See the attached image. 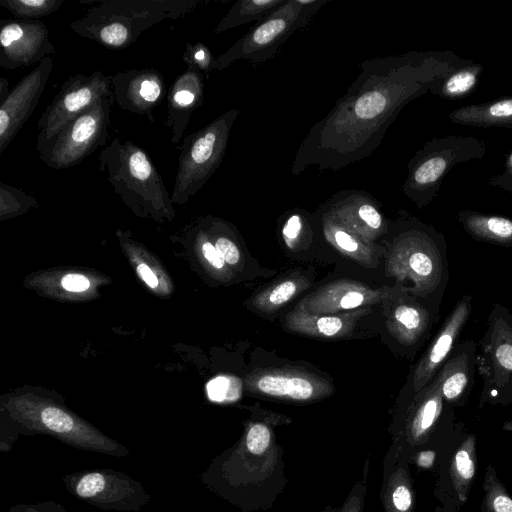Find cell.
Returning <instances> with one entry per match:
<instances>
[{
    "label": "cell",
    "instance_id": "1",
    "mask_svg": "<svg viewBox=\"0 0 512 512\" xmlns=\"http://www.w3.org/2000/svg\"><path fill=\"white\" fill-rule=\"evenodd\" d=\"M467 59L432 50L364 60L347 92L309 128L296 150L292 175L312 166L337 171L369 157L401 110Z\"/></svg>",
    "mask_w": 512,
    "mask_h": 512
},
{
    "label": "cell",
    "instance_id": "2",
    "mask_svg": "<svg viewBox=\"0 0 512 512\" xmlns=\"http://www.w3.org/2000/svg\"><path fill=\"white\" fill-rule=\"evenodd\" d=\"M400 231L393 241L390 272L403 290L437 315L449 282L448 247L443 234L433 226L402 212Z\"/></svg>",
    "mask_w": 512,
    "mask_h": 512
},
{
    "label": "cell",
    "instance_id": "3",
    "mask_svg": "<svg viewBox=\"0 0 512 512\" xmlns=\"http://www.w3.org/2000/svg\"><path fill=\"white\" fill-rule=\"evenodd\" d=\"M202 0H96L70 23L79 36L107 49L122 50L135 43L148 28L176 20L193 11Z\"/></svg>",
    "mask_w": 512,
    "mask_h": 512
},
{
    "label": "cell",
    "instance_id": "4",
    "mask_svg": "<svg viewBox=\"0 0 512 512\" xmlns=\"http://www.w3.org/2000/svg\"><path fill=\"white\" fill-rule=\"evenodd\" d=\"M99 171L130 207L144 212H170L165 184L147 152L132 141L114 137L101 149Z\"/></svg>",
    "mask_w": 512,
    "mask_h": 512
},
{
    "label": "cell",
    "instance_id": "5",
    "mask_svg": "<svg viewBox=\"0 0 512 512\" xmlns=\"http://www.w3.org/2000/svg\"><path fill=\"white\" fill-rule=\"evenodd\" d=\"M486 152V142L473 136L432 138L409 160L402 191L418 208L424 209L438 196L442 181L452 168L482 159Z\"/></svg>",
    "mask_w": 512,
    "mask_h": 512
},
{
    "label": "cell",
    "instance_id": "6",
    "mask_svg": "<svg viewBox=\"0 0 512 512\" xmlns=\"http://www.w3.org/2000/svg\"><path fill=\"white\" fill-rule=\"evenodd\" d=\"M328 1L286 0L216 57L215 70L222 71L239 60L259 65L271 59L294 33L309 24Z\"/></svg>",
    "mask_w": 512,
    "mask_h": 512
},
{
    "label": "cell",
    "instance_id": "7",
    "mask_svg": "<svg viewBox=\"0 0 512 512\" xmlns=\"http://www.w3.org/2000/svg\"><path fill=\"white\" fill-rule=\"evenodd\" d=\"M239 109H230L200 130L184 137L178 146L179 157L171 200L186 202L197 193L220 166L226 153Z\"/></svg>",
    "mask_w": 512,
    "mask_h": 512
},
{
    "label": "cell",
    "instance_id": "8",
    "mask_svg": "<svg viewBox=\"0 0 512 512\" xmlns=\"http://www.w3.org/2000/svg\"><path fill=\"white\" fill-rule=\"evenodd\" d=\"M476 369L483 380L478 407L512 405V314L494 302L479 340Z\"/></svg>",
    "mask_w": 512,
    "mask_h": 512
},
{
    "label": "cell",
    "instance_id": "9",
    "mask_svg": "<svg viewBox=\"0 0 512 512\" xmlns=\"http://www.w3.org/2000/svg\"><path fill=\"white\" fill-rule=\"evenodd\" d=\"M20 427L0 441V451L10 452L20 434H48L76 449L115 457H125L129 449L111 439L61 407L45 405L36 411L21 413Z\"/></svg>",
    "mask_w": 512,
    "mask_h": 512
},
{
    "label": "cell",
    "instance_id": "10",
    "mask_svg": "<svg viewBox=\"0 0 512 512\" xmlns=\"http://www.w3.org/2000/svg\"><path fill=\"white\" fill-rule=\"evenodd\" d=\"M114 97L105 96L69 121L40 151L39 159L48 167L61 170L82 162L109 138L111 106Z\"/></svg>",
    "mask_w": 512,
    "mask_h": 512
},
{
    "label": "cell",
    "instance_id": "11",
    "mask_svg": "<svg viewBox=\"0 0 512 512\" xmlns=\"http://www.w3.org/2000/svg\"><path fill=\"white\" fill-rule=\"evenodd\" d=\"M62 481L75 498L105 511L139 512L152 498L139 481L108 468L74 472Z\"/></svg>",
    "mask_w": 512,
    "mask_h": 512
},
{
    "label": "cell",
    "instance_id": "12",
    "mask_svg": "<svg viewBox=\"0 0 512 512\" xmlns=\"http://www.w3.org/2000/svg\"><path fill=\"white\" fill-rule=\"evenodd\" d=\"M111 78L100 70L68 77L37 122V151L40 152L78 114L101 98L113 95Z\"/></svg>",
    "mask_w": 512,
    "mask_h": 512
},
{
    "label": "cell",
    "instance_id": "13",
    "mask_svg": "<svg viewBox=\"0 0 512 512\" xmlns=\"http://www.w3.org/2000/svg\"><path fill=\"white\" fill-rule=\"evenodd\" d=\"M437 491L443 505L456 512L467 502L477 464L476 436L452 421L444 431Z\"/></svg>",
    "mask_w": 512,
    "mask_h": 512
},
{
    "label": "cell",
    "instance_id": "14",
    "mask_svg": "<svg viewBox=\"0 0 512 512\" xmlns=\"http://www.w3.org/2000/svg\"><path fill=\"white\" fill-rule=\"evenodd\" d=\"M41 20H0V66L14 70L40 63L56 53Z\"/></svg>",
    "mask_w": 512,
    "mask_h": 512
},
{
    "label": "cell",
    "instance_id": "15",
    "mask_svg": "<svg viewBox=\"0 0 512 512\" xmlns=\"http://www.w3.org/2000/svg\"><path fill=\"white\" fill-rule=\"evenodd\" d=\"M53 66L51 56L43 59L0 102V154L4 152L33 114Z\"/></svg>",
    "mask_w": 512,
    "mask_h": 512
},
{
    "label": "cell",
    "instance_id": "16",
    "mask_svg": "<svg viewBox=\"0 0 512 512\" xmlns=\"http://www.w3.org/2000/svg\"><path fill=\"white\" fill-rule=\"evenodd\" d=\"M473 311V297L462 296L445 317L438 332L416 364L410 378L414 396L437 375L453 348Z\"/></svg>",
    "mask_w": 512,
    "mask_h": 512
},
{
    "label": "cell",
    "instance_id": "17",
    "mask_svg": "<svg viewBox=\"0 0 512 512\" xmlns=\"http://www.w3.org/2000/svg\"><path fill=\"white\" fill-rule=\"evenodd\" d=\"M114 101L118 106L154 122V109L167 96L164 77L154 68L117 72L111 78Z\"/></svg>",
    "mask_w": 512,
    "mask_h": 512
},
{
    "label": "cell",
    "instance_id": "18",
    "mask_svg": "<svg viewBox=\"0 0 512 512\" xmlns=\"http://www.w3.org/2000/svg\"><path fill=\"white\" fill-rule=\"evenodd\" d=\"M323 206L342 224L369 242L388 231L389 224L379 203L366 191H338Z\"/></svg>",
    "mask_w": 512,
    "mask_h": 512
},
{
    "label": "cell",
    "instance_id": "19",
    "mask_svg": "<svg viewBox=\"0 0 512 512\" xmlns=\"http://www.w3.org/2000/svg\"><path fill=\"white\" fill-rule=\"evenodd\" d=\"M439 315L402 288L388 315L387 327L394 339L408 352H415L430 335Z\"/></svg>",
    "mask_w": 512,
    "mask_h": 512
},
{
    "label": "cell",
    "instance_id": "20",
    "mask_svg": "<svg viewBox=\"0 0 512 512\" xmlns=\"http://www.w3.org/2000/svg\"><path fill=\"white\" fill-rule=\"evenodd\" d=\"M204 76L187 67L171 84L167 94L164 124L171 130V143L178 145L194 111L204 103Z\"/></svg>",
    "mask_w": 512,
    "mask_h": 512
},
{
    "label": "cell",
    "instance_id": "21",
    "mask_svg": "<svg viewBox=\"0 0 512 512\" xmlns=\"http://www.w3.org/2000/svg\"><path fill=\"white\" fill-rule=\"evenodd\" d=\"M477 344L468 339L458 343L438 371L445 403L455 409L467 404L474 386Z\"/></svg>",
    "mask_w": 512,
    "mask_h": 512
},
{
    "label": "cell",
    "instance_id": "22",
    "mask_svg": "<svg viewBox=\"0 0 512 512\" xmlns=\"http://www.w3.org/2000/svg\"><path fill=\"white\" fill-rule=\"evenodd\" d=\"M396 291L372 290L353 281H338L320 288L299 304L298 308L311 314H327L359 308L384 298H392Z\"/></svg>",
    "mask_w": 512,
    "mask_h": 512
},
{
    "label": "cell",
    "instance_id": "23",
    "mask_svg": "<svg viewBox=\"0 0 512 512\" xmlns=\"http://www.w3.org/2000/svg\"><path fill=\"white\" fill-rule=\"evenodd\" d=\"M248 386L261 394L292 400H309L325 390L324 383L294 370H267L248 378Z\"/></svg>",
    "mask_w": 512,
    "mask_h": 512
},
{
    "label": "cell",
    "instance_id": "24",
    "mask_svg": "<svg viewBox=\"0 0 512 512\" xmlns=\"http://www.w3.org/2000/svg\"><path fill=\"white\" fill-rule=\"evenodd\" d=\"M453 408L449 407L442 396L440 378L437 375L418 394L409 421V433L414 441L421 442L440 425V420Z\"/></svg>",
    "mask_w": 512,
    "mask_h": 512
},
{
    "label": "cell",
    "instance_id": "25",
    "mask_svg": "<svg viewBox=\"0 0 512 512\" xmlns=\"http://www.w3.org/2000/svg\"><path fill=\"white\" fill-rule=\"evenodd\" d=\"M456 220L473 239L492 245L512 247V219L496 214L463 209Z\"/></svg>",
    "mask_w": 512,
    "mask_h": 512
},
{
    "label": "cell",
    "instance_id": "26",
    "mask_svg": "<svg viewBox=\"0 0 512 512\" xmlns=\"http://www.w3.org/2000/svg\"><path fill=\"white\" fill-rule=\"evenodd\" d=\"M448 118L465 126L512 129V96L459 107Z\"/></svg>",
    "mask_w": 512,
    "mask_h": 512
},
{
    "label": "cell",
    "instance_id": "27",
    "mask_svg": "<svg viewBox=\"0 0 512 512\" xmlns=\"http://www.w3.org/2000/svg\"><path fill=\"white\" fill-rule=\"evenodd\" d=\"M319 213L322 232L329 243L342 253L363 264L372 263L374 251L369 241L342 224L324 206L319 210Z\"/></svg>",
    "mask_w": 512,
    "mask_h": 512
},
{
    "label": "cell",
    "instance_id": "28",
    "mask_svg": "<svg viewBox=\"0 0 512 512\" xmlns=\"http://www.w3.org/2000/svg\"><path fill=\"white\" fill-rule=\"evenodd\" d=\"M286 326L298 333L318 337H335L351 330L352 319L337 315H316L301 308L290 312L286 317Z\"/></svg>",
    "mask_w": 512,
    "mask_h": 512
},
{
    "label": "cell",
    "instance_id": "29",
    "mask_svg": "<svg viewBox=\"0 0 512 512\" xmlns=\"http://www.w3.org/2000/svg\"><path fill=\"white\" fill-rule=\"evenodd\" d=\"M484 70L481 63L467 59L465 63L439 79L431 93L446 100H460L471 95L480 82Z\"/></svg>",
    "mask_w": 512,
    "mask_h": 512
},
{
    "label": "cell",
    "instance_id": "30",
    "mask_svg": "<svg viewBox=\"0 0 512 512\" xmlns=\"http://www.w3.org/2000/svg\"><path fill=\"white\" fill-rule=\"evenodd\" d=\"M285 2L286 0H239L221 18L214 32L220 34L244 24L258 22Z\"/></svg>",
    "mask_w": 512,
    "mask_h": 512
},
{
    "label": "cell",
    "instance_id": "31",
    "mask_svg": "<svg viewBox=\"0 0 512 512\" xmlns=\"http://www.w3.org/2000/svg\"><path fill=\"white\" fill-rule=\"evenodd\" d=\"M482 488L484 496L480 512H512V497L498 478L492 464L485 468Z\"/></svg>",
    "mask_w": 512,
    "mask_h": 512
},
{
    "label": "cell",
    "instance_id": "32",
    "mask_svg": "<svg viewBox=\"0 0 512 512\" xmlns=\"http://www.w3.org/2000/svg\"><path fill=\"white\" fill-rule=\"evenodd\" d=\"M307 286L304 279L288 278L258 294L252 301L260 311L273 312L290 301L300 290Z\"/></svg>",
    "mask_w": 512,
    "mask_h": 512
},
{
    "label": "cell",
    "instance_id": "33",
    "mask_svg": "<svg viewBox=\"0 0 512 512\" xmlns=\"http://www.w3.org/2000/svg\"><path fill=\"white\" fill-rule=\"evenodd\" d=\"M65 0H0L15 19L40 20L60 9Z\"/></svg>",
    "mask_w": 512,
    "mask_h": 512
},
{
    "label": "cell",
    "instance_id": "34",
    "mask_svg": "<svg viewBox=\"0 0 512 512\" xmlns=\"http://www.w3.org/2000/svg\"><path fill=\"white\" fill-rule=\"evenodd\" d=\"M182 60L186 63L187 67L194 68L206 76L215 70L216 58L209 47L201 42L186 43Z\"/></svg>",
    "mask_w": 512,
    "mask_h": 512
},
{
    "label": "cell",
    "instance_id": "35",
    "mask_svg": "<svg viewBox=\"0 0 512 512\" xmlns=\"http://www.w3.org/2000/svg\"><path fill=\"white\" fill-rule=\"evenodd\" d=\"M309 229L306 213L300 209L289 211L281 226L282 237L289 248H294Z\"/></svg>",
    "mask_w": 512,
    "mask_h": 512
},
{
    "label": "cell",
    "instance_id": "36",
    "mask_svg": "<svg viewBox=\"0 0 512 512\" xmlns=\"http://www.w3.org/2000/svg\"><path fill=\"white\" fill-rule=\"evenodd\" d=\"M0 201L2 213H9L18 209L35 204V200L18 187L0 182Z\"/></svg>",
    "mask_w": 512,
    "mask_h": 512
},
{
    "label": "cell",
    "instance_id": "37",
    "mask_svg": "<svg viewBox=\"0 0 512 512\" xmlns=\"http://www.w3.org/2000/svg\"><path fill=\"white\" fill-rule=\"evenodd\" d=\"M207 393L213 401L236 399L240 395V384L237 379L218 376L208 383Z\"/></svg>",
    "mask_w": 512,
    "mask_h": 512
},
{
    "label": "cell",
    "instance_id": "38",
    "mask_svg": "<svg viewBox=\"0 0 512 512\" xmlns=\"http://www.w3.org/2000/svg\"><path fill=\"white\" fill-rule=\"evenodd\" d=\"M270 442L269 429L260 423L251 426L247 433L246 445L250 452L254 454L263 453Z\"/></svg>",
    "mask_w": 512,
    "mask_h": 512
},
{
    "label": "cell",
    "instance_id": "39",
    "mask_svg": "<svg viewBox=\"0 0 512 512\" xmlns=\"http://www.w3.org/2000/svg\"><path fill=\"white\" fill-rule=\"evenodd\" d=\"M215 247L224 262L234 265L240 260L239 249L231 239L220 236L215 242Z\"/></svg>",
    "mask_w": 512,
    "mask_h": 512
},
{
    "label": "cell",
    "instance_id": "40",
    "mask_svg": "<svg viewBox=\"0 0 512 512\" xmlns=\"http://www.w3.org/2000/svg\"><path fill=\"white\" fill-rule=\"evenodd\" d=\"M392 502L398 512H410L413 506V493L406 484H399L392 492Z\"/></svg>",
    "mask_w": 512,
    "mask_h": 512
},
{
    "label": "cell",
    "instance_id": "41",
    "mask_svg": "<svg viewBox=\"0 0 512 512\" xmlns=\"http://www.w3.org/2000/svg\"><path fill=\"white\" fill-rule=\"evenodd\" d=\"M7 512H67L66 508L55 501H45L30 504H16Z\"/></svg>",
    "mask_w": 512,
    "mask_h": 512
},
{
    "label": "cell",
    "instance_id": "42",
    "mask_svg": "<svg viewBox=\"0 0 512 512\" xmlns=\"http://www.w3.org/2000/svg\"><path fill=\"white\" fill-rule=\"evenodd\" d=\"M488 184L512 194V151L506 156L503 173L492 176Z\"/></svg>",
    "mask_w": 512,
    "mask_h": 512
},
{
    "label": "cell",
    "instance_id": "43",
    "mask_svg": "<svg viewBox=\"0 0 512 512\" xmlns=\"http://www.w3.org/2000/svg\"><path fill=\"white\" fill-rule=\"evenodd\" d=\"M62 286L67 291L80 292L89 288V280L80 274H68L61 280Z\"/></svg>",
    "mask_w": 512,
    "mask_h": 512
},
{
    "label": "cell",
    "instance_id": "44",
    "mask_svg": "<svg viewBox=\"0 0 512 512\" xmlns=\"http://www.w3.org/2000/svg\"><path fill=\"white\" fill-rule=\"evenodd\" d=\"M202 253L205 259L216 269L224 267V261L216 250L215 245L210 242H205L202 245Z\"/></svg>",
    "mask_w": 512,
    "mask_h": 512
},
{
    "label": "cell",
    "instance_id": "45",
    "mask_svg": "<svg viewBox=\"0 0 512 512\" xmlns=\"http://www.w3.org/2000/svg\"><path fill=\"white\" fill-rule=\"evenodd\" d=\"M137 272L140 278L151 288L158 285V279L153 271L146 264L142 263L137 266Z\"/></svg>",
    "mask_w": 512,
    "mask_h": 512
},
{
    "label": "cell",
    "instance_id": "46",
    "mask_svg": "<svg viewBox=\"0 0 512 512\" xmlns=\"http://www.w3.org/2000/svg\"><path fill=\"white\" fill-rule=\"evenodd\" d=\"M436 452L434 450H424L417 455V465L422 468H430L433 466L436 459Z\"/></svg>",
    "mask_w": 512,
    "mask_h": 512
},
{
    "label": "cell",
    "instance_id": "47",
    "mask_svg": "<svg viewBox=\"0 0 512 512\" xmlns=\"http://www.w3.org/2000/svg\"><path fill=\"white\" fill-rule=\"evenodd\" d=\"M8 86H9L8 80L5 77L1 76L0 77V102L3 101L5 99V97L7 96V94L9 93Z\"/></svg>",
    "mask_w": 512,
    "mask_h": 512
},
{
    "label": "cell",
    "instance_id": "48",
    "mask_svg": "<svg viewBox=\"0 0 512 512\" xmlns=\"http://www.w3.org/2000/svg\"><path fill=\"white\" fill-rule=\"evenodd\" d=\"M434 512H456V511L454 509L442 504L441 506H438Z\"/></svg>",
    "mask_w": 512,
    "mask_h": 512
}]
</instances>
